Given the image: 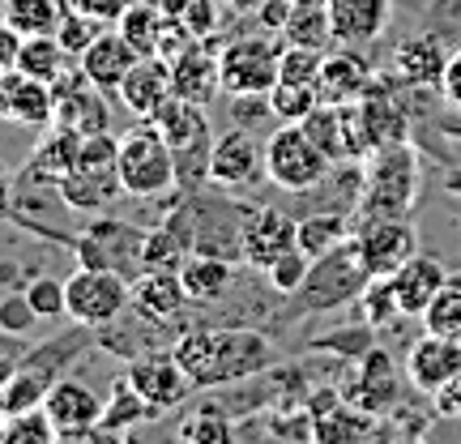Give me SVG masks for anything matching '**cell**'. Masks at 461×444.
<instances>
[{
	"label": "cell",
	"instance_id": "1",
	"mask_svg": "<svg viewBox=\"0 0 461 444\" xmlns=\"http://www.w3.org/2000/svg\"><path fill=\"white\" fill-rule=\"evenodd\" d=\"M171 355L193 376L197 389H222L240 380H257L274 367L278 350L257 330H184Z\"/></svg>",
	"mask_w": 461,
	"mask_h": 444
},
{
	"label": "cell",
	"instance_id": "2",
	"mask_svg": "<svg viewBox=\"0 0 461 444\" xmlns=\"http://www.w3.org/2000/svg\"><path fill=\"white\" fill-rule=\"evenodd\" d=\"M419 184H423V171L411 141L372 150L363 159L359 176V218H411Z\"/></svg>",
	"mask_w": 461,
	"mask_h": 444
},
{
	"label": "cell",
	"instance_id": "3",
	"mask_svg": "<svg viewBox=\"0 0 461 444\" xmlns=\"http://www.w3.org/2000/svg\"><path fill=\"white\" fill-rule=\"evenodd\" d=\"M248 210H252V205H235V201H227V197L201 201L197 193H188L180 210L167 218V227L188 244V252L240 261V231H244Z\"/></svg>",
	"mask_w": 461,
	"mask_h": 444
},
{
	"label": "cell",
	"instance_id": "4",
	"mask_svg": "<svg viewBox=\"0 0 461 444\" xmlns=\"http://www.w3.org/2000/svg\"><path fill=\"white\" fill-rule=\"evenodd\" d=\"M120 184L129 197H167L180 188V159L167 146V137L154 129V120H141L137 129L120 137Z\"/></svg>",
	"mask_w": 461,
	"mask_h": 444
},
{
	"label": "cell",
	"instance_id": "5",
	"mask_svg": "<svg viewBox=\"0 0 461 444\" xmlns=\"http://www.w3.org/2000/svg\"><path fill=\"white\" fill-rule=\"evenodd\" d=\"M120 141L112 132H95V137H82V154H77V167L60 180V197H65L68 214H103L120 193Z\"/></svg>",
	"mask_w": 461,
	"mask_h": 444
},
{
	"label": "cell",
	"instance_id": "6",
	"mask_svg": "<svg viewBox=\"0 0 461 444\" xmlns=\"http://www.w3.org/2000/svg\"><path fill=\"white\" fill-rule=\"evenodd\" d=\"M333 159L316 146L303 124H278L265 141V180L282 193H312L333 176Z\"/></svg>",
	"mask_w": 461,
	"mask_h": 444
},
{
	"label": "cell",
	"instance_id": "7",
	"mask_svg": "<svg viewBox=\"0 0 461 444\" xmlns=\"http://www.w3.org/2000/svg\"><path fill=\"white\" fill-rule=\"evenodd\" d=\"M367 282H372V274L363 269L355 244L346 240L342 248H333V252H325V257H316L312 269H308V278H303V286L291 295V308H295V316L333 313V308L355 304Z\"/></svg>",
	"mask_w": 461,
	"mask_h": 444
},
{
	"label": "cell",
	"instance_id": "8",
	"mask_svg": "<svg viewBox=\"0 0 461 444\" xmlns=\"http://www.w3.org/2000/svg\"><path fill=\"white\" fill-rule=\"evenodd\" d=\"M146 235L149 231L132 227L124 218H95L77 231L73 257L77 265H95V269H112L120 278L137 282L146 274Z\"/></svg>",
	"mask_w": 461,
	"mask_h": 444
},
{
	"label": "cell",
	"instance_id": "9",
	"mask_svg": "<svg viewBox=\"0 0 461 444\" xmlns=\"http://www.w3.org/2000/svg\"><path fill=\"white\" fill-rule=\"evenodd\" d=\"M278 60H282V34H244L230 39L227 48L218 51L222 65V95H269L278 86Z\"/></svg>",
	"mask_w": 461,
	"mask_h": 444
},
{
	"label": "cell",
	"instance_id": "10",
	"mask_svg": "<svg viewBox=\"0 0 461 444\" xmlns=\"http://www.w3.org/2000/svg\"><path fill=\"white\" fill-rule=\"evenodd\" d=\"M132 282L112 274V269H95V265H77L65 278V308L73 321H82L90 330H99L107 321L129 308Z\"/></svg>",
	"mask_w": 461,
	"mask_h": 444
},
{
	"label": "cell",
	"instance_id": "11",
	"mask_svg": "<svg viewBox=\"0 0 461 444\" xmlns=\"http://www.w3.org/2000/svg\"><path fill=\"white\" fill-rule=\"evenodd\" d=\"M103 402L90 385H82V380L73 376H60L56 385L48 389V397H43V411L51 414V423H56V440H120V436H112V431L103 428Z\"/></svg>",
	"mask_w": 461,
	"mask_h": 444
},
{
	"label": "cell",
	"instance_id": "12",
	"mask_svg": "<svg viewBox=\"0 0 461 444\" xmlns=\"http://www.w3.org/2000/svg\"><path fill=\"white\" fill-rule=\"evenodd\" d=\"M350 244L372 278H389L419 252V227L411 218H359Z\"/></svg>",
	"mask_w": 461,
	"mask_h": 444
},
{
	"label": "cell",
	"instance_id": "13",
	"mask_svg": "<svg viewBox=\"0 0 461 444\" xmlns=\"http://www.w3.org/2000/svg\"><path fill=\"white\" fill-rule=\"evenodd\" d=\"M51 95H56V120H51V124L82 132V137H95V132L112 129L107 90H99L82 68H65V73L51 82Z\"/></svg>",
	"mask_w": 461,
	"mask_h": 444
},
{
	"label": "cell",
	"instance_id": "14",
	"mask_svg": "<svg viewBox=\"0 0 461 444\" xmlns=\"http://www.w3.org/2000/svg\"><path fill=\"white\" fill-rule=\"evenodd\" d=\"M129 385L146 397V406L154 414L180 411L184 402L197 394V385H193V376L180 367V359H176V355H163V350L141 355V359H129Z\"/></svg>",
	"mask_w": 461,
	"mask_h": 444
},
{
	"label": "cell",
	"instance_id": "15",
	"mask_svg": "<svg viewBox=\"0 0 461 444\" xmlns=\"http://www.w3.org/2000/svg\"><path fill=\"white\" fill-rule=\"evenodd\" d=\"M257 180H265V146L257 141L252 129L235 124L210 146V184H218V188H252Z\"/></svg>",
	"mask_w": 461,
	"mask_h": 444
},
{
	"label": "cell",
	"instance_id": "16",
	"mask_svg": "<svg viewBox=\"0 0 461 444\" xmlns=\"http://www.w3.org/2000/svg\"><path fill=\"white\" fill-rule=\"evenodd\" d=\"M299 218L282 214L274 205H252L244 218V231H240V261L252 265V269H269L282 252H291L295 244Z\"/></svg>",
	"mask_w": 461,
	"mask_h": 444
},
{
	"label": "cell",
	"instance_id": "17",
	"mask_svg": "<svg viewBox=\"0 0 461 444\" xmlns=\"http://www.w3.org/2000/svg\"><path fill=\"white\" fill-rule=\"evenodd\" d=\"M402 397V372H397V359L389 350L372 346L359 359V367L350 372V380L342 385V402L359 406V411L372 414H389L393 402Z\"/></svg>",
	"mask_w": 461,
	"mask_h": 444
},
{
	"label": "cell",
	"instance_id": "18",
	"mask_svg": "<svg viewBox=\"0 0 461 444\" xmlns=\"http://www.w3.org/2000/svg\"><path fill=\"white\" fill-rule=\"evenodd\" d=\"M461 376V338L428 330L423 338H414L406 350V380L419 394H440L448 380Z\"/></svg>",
	"mask_w": 461,
	"mask_h": 444
},
{
	"label": "cell",
	"instance_id": "19",
	"mask_svg": "<svg viewBox=\"0 0 461 444\" xmlns=\"http://www.w3.org/2000/svg\"><path fill=\"white\" fill-rule=\"evenodd\" d=\"M445 65H448V51H445V39L436 31H411L406 39H397L393 56H389V73L406 90H428V86L440 90Z\"/></svg>",
	"mask_w": 461,
	"mask_h": 444
},
{
	"label": "cell",
	"instance_id": "20",
	"mask_svg": "<svg viewBox=\"0 0 461 444\" xmlns=\"http://www.w3.org/2000/svg\"><path fill=\"white\" fill-rule=\"evenodd\" d=\"M397 77H372V86L363 90L359 112L363 124H367V137L372 146H393V141H411V107L402 103V90H397Z\"/></svg>",
	"mask_w": 461,
	"mask_h": 444
},
{
	"label": "cell",
	"instance_id": "21",
	"mask_svg": "<svg viewBox=\"0 0 461 444\" xmlns=\"http://www.w3.org/2000/svg\"><path fill=\"white\" fill-rule=\"evenodd\" d=\"M0 120H9L17 129H43L56 120V95L48 82H39L22 68L0 73Z\"/></svg>",
	"mask_w": 461,
	"mask_h": 444
},
{
	"label": "cell",
	"instance_id": "22",
	"mask_svg": "<svg viewBox=\"0 0 461 444\" xmlns=\"http://www.w3.org/2000/svg\"><path fill=\"white\" fill-rule=\"evenodd\" d=\"M188 304H193V299L184 291L180 274H171V269H146L129 291V308H137V313L146 316V321H154V325H176V330H180V316Z\"/></svg>",
	"mask_w": 461,
	"mask_h": 444
},
{
	"label": "cell",
	"instance_id": "23",
	"mask_svg": "<svg viewBox=\"0 0 461 444\" xmlns=\"http://www.w3.org/2000/svg\"><path fill=\"white\" fill-rule=\"evenodd\" d=\"M149 120H154V129L163 132L167 146L176 154H205L210 150V112H205V103L171 95Z\"/></svg>",
	"mask_w": 461,
	"mask_h": 444
},
{
	"label": "cell",
	"instance_id": "24",
	"mask_svg": "<svg viewBox=\"0 0 461 444\" xmlns=\"http://www.w3.org/2000/svg\"><path fill=\"white\" fill-rule=\"evenodd\" d=\"M115 95H120V103H124L132 115L149 120V115L176 95V82H171V60H163V56H141V60L129 68V77L120 82Z\"/></svg>",
	"mask_w": 461,
	"mask_h": 444
},
{
	"label": "cell",
	"instance_id": "25",
	"mask_svg": "<svg viewBox=\"0 0 461 444\" xmlns=\"http://www.w3.org/2000/svg\"><path fill=\"white\" fill-rule=\"evenodd\" d=\"M77 60H82V73L90 77V82L99 86V90H107V95H115V90H120V82L129 77V68L141 60V51L132 48V43L115 31V26H112V31L103 26L99 39H95V43H90Z\"/></svg>",
	"mask_w": 461,
	"mask_h": 444
},
{
	"label": "cell",
	"instance_id": "26",
	"mask_svg": "<svg viewBox=\"0 0 461 444\" xmlns=\"http://www.w3.org/2000/svg\"><path fill=\"white\" fill-rule=\"evenodd\" d=\"M372 77H376L372 60L359 56V51L342 48V51H333V56H325L321 77H316V95H321V103H333V107H342V103H359L363 90L372 86Z\"/></svg>",
	"mask_w": 461,
	"mask_h": 444
},
{
	"label": "cell",
	"instance_id": "27",
	"mask_svg": "<svg viewBox=\"0 0 461 444\" xmlns=\"http://www.w3.org/2000/svg\"><path fill=\"white\" fill-rule=\"evenodd\" d=\"M389 282H393V295H397L402 316H423L431 304H436V295L445 291L448 269L436 261V257H419V252H414L397 274H389Z\"/></svg>",
	"mask_w": 461,
	"mask_h": 444
},
{
	"label": "cell",
	"instance_id": "28",
	"mask_svg": "<svg viewBox=\"0 0 461 444\" xmlns=\"http://www.w3.org/2000/svg\"><path fill=\"white\" fill-rule=\"evenodd\" d=\"M330 22H333V39L346 48H359L384 34L389 14H393V0H330Z\"/></svg>",
	"mask_w": 461,
	"mask_h": 444
},
{
	"label": "cell",
	"instance_id": "29",
	"mask_svg": "<svg viewBox=\"0 0 461 444\" xmlns=\"http://www.w3.org/2000/svg\"><path fill=\"white\" fill-rule=\"evenodd\" d=\"M171 82H176V95L193 103H210L214 95H222V65H218V56L205 43H193V48H184L176 60H171Z\"/></svg>",
	"mask_w": 461,
	"mask_h": 444
},
{
	"label": "cell",
	"instance_id": "30",
	"mask_svg": "<svg viewBox=\"0 0 461 444\" xmlns=\"http://www.w3.org/2000/svg\"><path fill=\"white\" fill-rule=\"evenodd\" d=\"M180 282L193 304H218L235 286V261L227 257H205V252H188L180 265Z\"/></svg>",
	"mask_w": 461,
	"mask_h": 444
},
{
	"label": "cell",
	"instance_id": "31",
	"mask_svg": "<svg viewBox=\"0 0 461 444\" xmlns=\"http://www.w3.org/2000/svg\"><path fill=\"white\" fill-rule=\"evenodd\" d=\"M77 154H82V132H73V129H56L34 146V154L26 159V171L31 176H39V180H51V184H60L77 167Z\"/></svg>",
	"mask_w": 461,
	"mask_h": 444
},
{
	"label": "cell",
	"instance_id": "32",
	"mask_svg": "<svg viewBox=\"0 0 461 444\" xmlns=\"http://www.w3.org/2000/svg\"><path fill=\"white\" fill-rule=\"evenodd\" d=\"M350 235H355V227L346 222L342 210H321V214H312V218H299L295 244L316 261V257H325L333 248H342Z\"/></svg>",
	"mask_w": 461,
	"mask_h": 444
},
{
	"label": "cell",
	"instance_id": "33",
	"mask_svg": "<svg viewBox=\"0 0 461 444\" xmlns=\"http://www.w3.org/2000/svg\"><path fill=\"white\" fill-rule=\"evenodd\" d=\"M163 17L167 14H163L158 0H129L124 14L115 17V31L124 34L141 56H154V48H158V31H163Z\"/></svg>",
	"mask_w": 461,
	"mask_h": 444
},
{
	"label": "cell",
	"instance_id": "34",
	"mask_svg": "<svg viewBox=\"0 0 461 444\" xmlns=\"http://www.w3.org/2000/svg\"><path fill=\"white\" fill-rule=\"evenodd\" d=\"M282 43H295V48H316L325 51L333 39V22H330V9L325 5H295V14L286 17L282 26Z\"/></svg>",
	"mask_w": 461,
	"mask_h": 444
},
{
	"label": "cell",
	"instance_id": "35",
	"mask_svg": "<svg viewBox=\"0 0 461 444\" xmlns=\"http://www.w3.org/2000/svg\"><path fill=\"white\" fill-rule=\"evenodd\" d=\"M176 440L184 444H227L235 440V423H230V414L218 406V402H205L201 411L184 414L180 423H176Z\"/></svg>",
	"mask_w": 461,
	"mask_h": 444
},
{
	"label": "cell",
	"instance_id": "36",
	"mask_svg": "<svg viewBox=\"0 0 461 444\" xmlns=\"http://www.w3.org/2000/svg\"><path fill=\"white\" fill-rule=\"evenodd\" d=\"M65 60H68V51L60 48V39H56V34H26V39H22L17 68L51 86L60 73H65Z\"/></svg>",
	"mask_w": 461,
	"mask_h": 444
},
{
	"label": "cell",
	"instance_id": "37",
	"mask_svg": "<svg viewBox=\"0 0 461 444\" xmlns=\"http://www.w3.org/2000/svg\"><path fill=\"white\" fill-rule=\"evenodd\" d=\"M376 414L359 411L350 402H338L330 414H321L312 423V440H359V436H376Z\"/></svg>",
	"mask_w": 461,
	"mask_h": 444
},
{
	"label": "cell",
	"instance_id": "38",
	"mask_svg": "<svg viewBox=\"0 0 461 444\" xmlns=\"http://www.w3.org/2000/svg\"><path fill=\"white\" fill-rule=\"evenodd\" d=\"M141 419H154V411L146 406V397L132 389L129 376L115 380L112 397H107V406H103V428L112 431V436H129Z\"/></svg>",
	"mask_w": 461,
	"mask_h": 444
},
{
	"label": "cell",
	"instance_id": "39",
	"mask_svg": "<svg viewBox=\"0 0 461 444\" xmlns=\"http://www.w3.org/2000/svg\"><path fill=\"white\" fill-rule=\"evenodd\" d=\"M68 9H73L68 0H9L5 22H14L22 34H56Z\"/></svg>",
	"mask_w": 461,
	"mask_h": 444
},
{
	"label": "cell",
	"instance_id": "40",
	"mask_svg": "<svg viewBox=\"0 0 461 444\" xmlns=\"http://www.w3.org/2000/svg\"><path fill=\"white\" fill-rule=\"evenodd\" d=\"M308 137H312L316 146L330 154L333 163H346V132H342V107H333V103H316L312 115H303L299 120Z\"/></svg>",
	"mask_w": 461,
	"mask_h": 444
},
{
	"label": "cell",
	"instance_id": "41",
	"mask_svg": "<svg viewBox=\"0 0 461 444\" xmlns=\"http://www.w3.org/2000/svg\"><path fill=\"white\" fill-rule=\"evenodd\" d=\"M372 346H376V325H367V321L350 325V330H333V333L312 338L316 355H338V359H355V363H359Z\"/></svg>",
	"mask_w": 461,
	"mask_h": 444
},
{
	"label": "cell",
	"instance_id": "42",
	"mask_svg": "<svg viewBox=\"0 0 461 444\" xmlns=\"http://www.w3.org/2000/svg\"><path fill=\"white\" fill-rule=\"evenodd\" d=\"M51 440H56V423H51V414L43 406L9 414L5 428H0V444H51Z\"/></svg>",
	"mask_w": 461,
	"mask_h": 444
},
{
	"label": "cell",
	"instance_id": "43",
	"mask_svg": "<svg viewBox=\"0 0 461 444\" xmlns=\"http://www.w3.org/2000/svg\"><path fill=\"white\" fill-rule=\"evenodd\" d=\"M355 308H359V321L376 325V330L393 325L397 316H402L397 295H393V282H389V278H372V282H367V286H363V295L355 299Z\"/></svg>",
	"mask_w": 461,
	"mask_h": 444
},
{
	"label": "cell",
	"instance_id": "44",
	"mask_svg": "<svg viewBox=\"0 0 461 444\" xmlns=\"http://www.w3.org/2000/svg\"><path fill=\"white\" fill-rule=\"evenodd\" d=\"M316 103H321L316 86H291V82H278L274 90H269V107H274V120H278V124H299L303 115H312V112H316Z\"/></svg>",
	"mask_w": 461,
	"mask_h": 444
},
{
	"label": "cell",
	"instance_id": "45",
	"mask_svg": "<svg viewBox=\"0 0 461 444\" xmlns=\"http://www.w3.org/2000/svg\"><path fill=\"white\" fill-rule=\"evenodd\" d=\"M423 321H428V330L448 333V338H461V274H448L445 291H440L436 304L423 313Z\"/></svg>",
	"mask_w": 461,
	"mask_h": 444
},
{
	"label": "cell",
	"instance_id": "46",
	"mask_svg": "<svg viewBox=\"0 0 461 444\" xmlns=\"http://www.w3.org/2000/svg\"><path fill=\"white\" fill-rule=\"evenodd\" d=\"M325 65V51L316 48H295V43H282V60H278V82L291 86H316Z\"/></svg>",
	"mask_w": 461,
	"mask_h": 444
},
{
	"label": "cell",
	"instance_id": "47",
	"mask_svg": "<svg viewBox=\"0 0 461 444\" xmlns=\"http://www.w3.org/2000/svg\"><path fill=\"white\" fill-rule=\"evenodd\" d=\"M184 261H188V244L167 222L146 235V269H171V274H180Z\"/></svg>",
	"mask_w": 461,
	"mask_h": 444
},
{
	"label": "cell",
	"instance_id": "48",
	"mask_svg": "<svg viewBox=\"0 0 461 444\" xmlns=\"http://www.w3.org/2000/svg\"><path fill=\"white\" fill-rule=\"evenodd\" d=\"M308 269H312V257L303 252V248H291V252H282L278 261L269 265V269H261L265 282L278 291V295H295L299 286H303V278H308Z\"/></svg>",
	"mask_w": 461,
	"mask_h": 444
},
{
	"label": "cell",
	"instance_id": "49",
	"mask_svg": "<svg viewBox=\"0 0 461 444\" xmlns=\"http://www.w3.org/2000/svg\"><path fill=\"white\" fill-rule=\"evenodd\" d=\"M103 26H107V22H99V17H86V14H77V9H68L65 22L56 26V39H60V48H65L68 56H82V51L99 39Z\"/></svg>",
	"mask_w": 461,
	"mask_h": 444
},
{
	"label": "cell",
	"instance_id": "50",
	"mask_svg": "<svg viewBox=\"0 0 461 444\" xmlns=\"http://www.w3.org/2000/svg\"><path fill=\"white\" fill-rule=\"evenodd\" d=\"M163 5L167 17H176V22H184L188 31L197 34V39H205V34L218 26V14H214V0H158Z\"/></svg>",
	"mask_w": 461,
	"mask_h": 444
},
{
	"label": "cell",
	"instance_id": "51",
	"mask_svg": "<svg viewBox=\"0 0 461 444\" xmlns=\"http://www.w3.org/2000/svg\"><path fill=\"white\" fill-rule=\"evenodd\" d=\"M26 299L39 313V321H51V316H68L65 308V282L51 278V274H39V278L26 282Z\"/></svg>",
	"mask_w": 461,
	"mask_h": 444
},
{
	"label": "cell",
	"instance_id": "52",
	"mask_svg": "<svg viewBox=\"0 0 461 444\" xmlns=\"http://www.w3.org/2000/svg\"><path fill=\"white\" fill-rule=\"evenodd\" d=\"M34 321H39V313L31 308V299H26V291H14V295L0 299V333H14V338H26V333L34 330Z\"/></svg>",
	"mask_w": 461,
	"mask_h": 444
},
{
	"label": "cell",
	"instance_id": "53",
	"mask_svg": "<svg viewBox=\"0 0 461 444\" xmlns=\"http://www.w3.org/2000/svg\"><path fill=\"white\" fill-rule=\"evenodd\" d=\"M197 43V34L188 31L184 22H176V17H163V31H158V48H154V56H163V60H176L184 48H193Z\"/></svg>",
	"mask_w": 461,
	"mask_h": 444
},
{
	"label": "cell",
	"instance_id": "54",
	"mask_svg": "<svg viewBox=\"0 0 461 444\" xmlns=\"http://www.w3.org/2000/svg\"><path fill=\"white\" fill-rule=\"evenodd\" d=\"M230 115H235V124H261V120H274V107H269V95H235L230 99Z\"/></svg>",
	"mask_w": 461,
	"mask_h": 444
},
{
	"label": "cell",
	"instance_id": "55",
	"mask_svg": "<svg viewBox=\"0 0 461 444\" xmlns=\"http://www.w3.org/2000/svg\"><path fill=\"white\" fill-rule=\"evenodd\" d=\"M440 99L461 112V48L448 51V65H445V77H440Z\"/></svg>",
	"mask_w": 461,
	"mask_h": 444
},
{
	"label": "cell",
	"instance_id": "56",
	"mask_svg": "<svg viewBox=\"0 0 461 444\" xmlns=\"http://www.w3.org/2000/svg\"><path fill=\"white\" fill-rule=\"evenodd\" d=\"M77 14H86V17H99V22H107V26H115V17L124 14V5L129 0H68Z\"/></svg>",
	"mask_w": 461,
	"mask_h": 444
},
{
	"label": "cell",
	"instance_id": "57",
	"mask_svg": "<svg viewBox=\"0 0 461 444\" xmlns=\"http://www.w3.org/2000/svg\"><path fill=\"white\" fill-rule=\"evenodd\" d=\"M295 14V0H265L261 9H257V22H261L265 31L282 34V26H286V17Z\"/></svg>",
	"mask_w": 461,
	"mask_h": 444
},
{
	"label": "cell",
	"instance_id": "58",
	"mask_svg": "<svg viewBox=\"0 0 461 444\" xmlns=\"http://www.w3.org/2000/svg\"><path fill=\"white\" fill-rule=\"evenodd\" d=\"M22 39H26V34L17 31L14 22H0V73H5V68H17V56H22Z\"/></svg>",
	"mask_w": 461,
	"mask_h": 444
},
{
	"label": "cell",
	"instance_id": "59",
	"mask_svg": "<svg viewBox=\"0 0 461 444\" xmlns=\"http://www.w3.org/2000/svg\"><path fill=\"white\" fill-rule=\"evenodd\" d=\"M14 210V176H9V167H0V218H9Z\"/></svg>",
	"mask_w": 461,
	"mask_h": 444
},
{
	"label": "cell",
	"instance_id": "60",
	"mask_svg": "<svg viewBox=\"0 0 461 444\" xmlns=\"http://www.w3.org/2000/svg\"><path fill=\"white\" fill-rule=\"evenodd\" d=\"M222 5H227L230 14H257V9H261L265 0H222Z\"/></svg>",
	"mask_w": 461,
	"mask_h": 444
},
{
	"label": "cell",
	"instance_id": "61",
	"mask_svg": "<svg viewBox=\"0 0 461 444\" xmlns=\"http://www.w3.org/2000/svg\"><path fill=\"white\" fill-rule=\"evenodd\" d=\"M5 14H9V0H0V22H5Z\"/></svg>",
	"mask_w": 461,
	"mask_h": 444
},
{
	"label": "cell",
	"instance_id": "62",
	"mask_svg": "<svg viewBox=\"0 0 461 444\" xmlns=\"http://www.w3.org/2000/svg\"><path fill=\"white\" fill-rule=\"evenodd\" d=\"M295 5H330V0H295Z\"/></svg>",
	"mask_w": 461,
	"mask_h": 444
}]
</instances>
